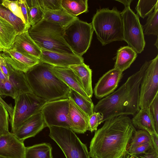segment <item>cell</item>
<instances>
[{"mask_svg": "<svg viewBox=\"0 0 158 158\" xmlns=\"http://www.w3.org/2000/svg\"><path fill=\"white\" fill-rule=\"evenodd\" d=\"M0 17L12 25L16 29L18 34L28 30L21 20L1 4H0Z\"/></svg>", "mask_w": 158, "mask_h": 158, "instance_id": "30", "label": "cell"}, {"mask_svg": "<svg viewBox=\"0 0 158 158\" xmlns=\"http://www.w3.org/2000/svg\"><path fill=\"white\" fill-rule=\"evenodd\" d=\"M4 50L3 49L1 48V47L0 46V52H4Z\"/></svg>", "mask_w": 158, "mask_h": 158, "instance_id": "51", "label": "cell"}, {"mask_svg": "<svg viewBox=\"0 0 158 158\" xmlns=\"http://www.w3.org/2000/svg\"><path fill=\"white\" fill-rule=\"evenodd\" d=\"M154 11L148 16L146 24L142 26L144 35H158V4L156 5Z\"/></svg>", "mask_w": 158, "mask_h": 158, "instance_id": "31", "label": "cell"}, {"mask_svg": "<svg viewBox=\"0 0 158 158\" xmlns=\"http://www.w3.org/2000/svg\"><path fill=\"white\" fill-rule=\"evenodd\" d=\"M68 98H71L75 104L89 117L94 112V105L90 101L79 93L70 88Z\"/></svg>", "mask_w": 158, "mask_h": 158, "instance_id": "29", "label": "cell"}, {"mask_svg": "<svg viewBox=\"0 0 158 158\" xmlns=\"http://www.w3.org/2000/svg\"><path fill=\"white\" fill-rule=\"evenodd\" d=\"M46 127L41 110L26 120L12 133L23 142L27 139L34 137Z\"/></svg>", "mask_w": 158, "mask_h": 158, "instance_id": "13", "label": "cell"}, {"mask_svg": "<svg viewBox=\"0 0 158 158\" xmlns=\"http://www.w3.org/2000/svg\"><path fill=\"white\" fill-rule=\"evenodd\" d=\"M41 50L42 54L40 61L53 66L69 67L72 65L84 63L83 57L75 54Z\"/></svg>", "mask_w": 158, "mask_h": 158, "instance_id": "15", "label": "cell"}, {"mask_svg": "<svg viewBox=\"0 0 158 158\" xmlns=\"http://www.w3.org/2000/svg\"><path fill=\"white\" fill-rule=\"evenodd\" d=\"M0 95L10 96L14 99L16 97L14 89L8 79L0 80Z\"/></svg>", "mask_w": 158, "mask_h": 158, "instance_id": "38", "label": "cell"}, {"mask_svg": "<svg viewBox=\"0 0 158 158\" xmlns=\"http://www.w3.org/2000/svg\"><path fill=\"white\" fill-rule=\"evenodd\" d=\"M51 69L54 74L70 88L79 93L90 101H92L84 91L73 71L69 67L51 65Z\"/></svg>", "mask_w": 158, "mask_h": 158, "instance_id": "19", "label": "cell"}, {"mask_svg": "<svg viewBox=\"0 0 158 158\" xmlns=\"http://www.w3.org/2000/svg\"><path fill=\"white\" fill-rule=\"evenodd\" d=\"M135 158V157H134V158Z\"/></svg>", "mask_w": 158, "mask_h": 158, "instance_id": "54", "label": "cell"}, {"mask_svg": "<svg viewBox=\"0 0 158 158\" xmlns=\"http://www.w3.org/2000/svg\"><path fill=\"white\" fill-rule=\"evenodd\" d=\"M149 62L146 61L117 90L101 99L94 106V112L102 114L103 122L119 115L134 116L139 110L140 84Z\"/></svg>", "mask_w": 158, "mask_h": 158, "instance_id": "2", "label": "cell"}, {"mask_svg": "<svg viewBox=\"0 0 158 158\" xmlns=\"http://www.w3.org/2000/svg\"><path fill=\"white\" fill-rule=\"evenodd\" d=\"M12 48L39 60L41 56V49L30 36L28 30L17 35Z\"/></svg>", "mask_w": 158, "mask_h": 158, "instance_id": "18", "label": "cell"}, {"mask_svg": "<svg viewBox=\"0 0 158 158\" xmlns=\"http://www.w3.org/2000/svg\"><path fill=\"white\" fill-rule=\"evenodd\" d=\"M51 65L40 61L25 73L32 93L47 102L68 98L70 90L52 72Z\"/></svg>", "mask_w": 158, "mask_h": 158, "instance_id": "3", "label": "cell"}, {"mask_svg": "<svg viewBox=\"0 0 158 158\" xmlns=\"http://www.w3.org/2000/svg\"><path fill=\"white\" fill-rule=\"evenodd\" d=\"M28 32L41 49L75 54L64 40V29L57 23L43 19L30 27Z\"/></svg>", "mask_w": 158, "mask_h": 158, "instance_id": "4", "label": "cell"}, {"mask_svg": "<svg viewBox=\"0 0 158 158\" xmlns=\"http://www.w3.org/2000/svg\"><path fill=\"white\" fill-rule=\"evenodd\" d=\"M14 99L15 105L10 118L12 133L28 118L39 111L47 102L32 92L21 94Z\"/></svg>", "mask_w": 158, "mask_h": 158, "instance_id": "8", "label": "cell"}, {"mask_svg": "<svg viewBox=\"0 0 158 158\" xmlns=\"http://www.w3.org/2000/svg\"><path fill=\"white\" fill-rule=\"evenodd\" d=\"M26 147L12 132L0 136V155L10 158H24Z\"/></svg>", "mask_w": 158, "mask_h": 158, "instance_id": "16", "label": "cell"}, {"mask_svg": "<svg viewBox=\"0 0 158 158\" xmlns=\"http://www.w3.org/2000/svg\"><path fill=\"white\" fill-rule=\"evenodd\" d=\"M151 142V136L149 132L144 130H136L128 145V152L138 145Z\"/></svg>", "mask_w": 158, "mask_h": 158, "instance_id": "32", "label": "cell"}, {"mask_svg": "<svg viewBox=\"0 0 158 158\" xmlns=\"http://www.w3.org/2000/svg\"><path fill=\"white\" fill-rule=\"evenodd\" d=\"M92 25L102 46L114 41L124 40L121 12L116 7L97 9L92 18Z\"/></svg>", "mask_w": 158, "mask_h": 158, "instance_id": "5", "label": "cell"}, {"mask_svg": "<svg viewBox=\"0 0 158 158\" xmlns=\"http://www.w3.org/2000/svg\"><path fill=\"white\" fill-rule=\"evenodd\" d=\"M52 147L48 143H42L26 147L24 158H53Z\"/></svg>", "mask_w": 158, "mask_h": 158, "instance_id": "26", "label": "cell"}, {"mask_svg": "<svg viewBox=\"0 0 158 158\" xmlns=\"http://www.w3.org/2000/svg\"><path fill=\"white\" fill-rule=\"evenodd\" d=\"M8 80L13 86L16 97L21 94L32 92L23 72L15 70L12 67Z\"/></svg>", "mask_w": 158, "mask_h": 158, "instance_id": "24", "label": "cell"}, {"mask_svg": "<svg viewBox=\"0 0 158 158\" xmlns=\"http://www.w3.org/2000/svg\"><path fill=\"white\" fill-rule=\"evenodd\" d=\"M157 37H158V36H157V38L156 40V42L154 44V45L156 46V47L157 48V49H158V42Z\"/></svg>", "mask_w": 158, "mask_h": 158, "instance_id": "50", "label": "cell"}, {"mask_svg": "<svg viewBox=\"0 0 158 158\" xmlns=\"http://www.w3.org/2000/svg\"><path fill=\"white\" fill-rule=\"evenodd\" d=\"M18 34L12 25L0 17V46L4 51L12 48Z\"/></svg>", "mask_w": 158, "mask_h": 158, "instance_id": "22", "label": "cell"}, {"mask_svg": "<svg viewBox=\"0 0 158 158\" xmlns=\"http://www.w3.org/2000/svg\"><path fill=\"white\" fill-rule=\"evenodd\" d=\"M0 68L3 73L8 77L10 74L11 67L6 63L5 60L0 65Z\"/></svg>", "mask_w": 158, "mask_h": 158, "instance_id": "43", "label": "cell"}, {"mask_svg": "<svg viewBox=\"0 0 158 158\" xmlns=\"http://www.w3.org/2000/svg\"><path fill=\"white\" fill-rule=\"evenodd\" d=\"M123 72L113 68L104 74L94 87V92L96 98L102 99L114 92L122 77Z\"/></svg>", "mask_w": 158, "mask_h": 158, "instance_id": "12", "label": "cell"}, {"mask_svg": "<svg viewBox=\"0 0 158 158\" xmlns=\"http://www.w3.org/2000/svg\"><path fill=\"white\" fill-rule=\"evenodd\" d=\"M121 15L124 40L137 53H141L145 47V41L139 16L130 8L129 6H125Z\"/></svg>", "mask_w": 158, "mask_h": 158, "instance_id": "9", "label": "cell"}, {"mask_svg": "<svg viewBox=\"0 0 158 158\" xmlns=\"http://www.w3.org/2000/svg\"><path fill=\"white\" fill-rule=\"evenodd\" d=\"M158 93V55L149 61L141 81L139 106L140 109L149 107Z\"/></svg>", "mask_w": 158, "mask_h": 158, "instance_id": "10", "label": "cell"}, {"mask_svg": "<svg viewBox=\"0 0 158 158\" xmlns=\"http://www.w3.org/2000/svg\"><path fill=\"white\" fill-rule=\"evenodd\" d=\"M18 2L25 20L26 26L28 29L30 26L29 23L26 0H19Z\"/></svg>", "mask_w": 158, "mask_h": 158, "instance_id": "41", "label": "cell"}, {"mask_svg": "<svg viewBox=\"0 0 158 158\" xmlns=\"http://www.w3.org/2000/svg\"><path fill=\"white\" fill-rule=\"evenodd\" d=\"M4 60H5V59L2 56H0V65Z\"/></svg>", "mask_w": 158, "mask_h": 158, "instance_id": "49", "label": "cell"}, {"mask_svg": "<svg viewBox=\"0 0 158 158\" xmlns=\"http://www.w3.org/2000/svg\"><path fill=\"white\" fill-rule=\"evenodd\" d=\"M116 1L119 2L123 3L125 6H129L132 1V0H116Z\"/></svg>", "mask_w": 158, "mask_h": 158, "instance_id": "46", "label": "cell"}, {"mask_svg": "<svg viewBox=\"0 0 158 158\" xmlns=\"http://www.w3.org/2000/svg\"><path fill=\"white\" fill-rule=\"evenodd\" d=\"M43 11L54 10L62 8L61 0H38Z\"/></svg>", "mask_w": 158, "mask_h": 158, "instance_id": "36", "label": "cell"}, {"mask_svg": "<svg viewBox=\"0 0 158 158\" xmlns=\"http://www.w3.org/2000/svg\"><path fill=\"white\" fill-rule=\"evenodd\" d=\"M7 110L0 103V136L9 133L10 119Z\"/></svg>", "mask_w": 158, "mask_h": 158, "instance_id": "34", "label": "cell"}, {"mask_svg": "<svg viewBox=\"0 0 158 158\" xmlns=\"http://www.w3.org/2000/svg\"><path fill=\"white\" fill-rule=\"evenodd\" d=\"M1 4L19 18L25 24V20L21 8L19 4L18 0L13 1L3 0L2 1Z\"/></svg>", "mask_w": 158, "mask_h": 158, "instance_id": "35", "label": "cell"}, {"mask_svg": "<svg viewBox=\"0 0 158 158\" xmlns=\"http://www.w3.org/2000/svg\"><path fill=\"white\" fill-rule=\"evenodd\" d=\"M0 56L14 69L24 73L40 62L38 59L20 52L13 48L0 53Z\"/></svg>", "mask_w": 158, "mask_h": 158, "instance_id": "14", "label": "cell"}, {"mask_svg": "<svg viewBox=\"0 0 158 158\" xmlns=\"http://www.w3.org/2000/svg\"><path fill=\"white\" fill-rule=\"evenodd\" d=\"M103 117L101 113L94 112L89 117L88 130L92 132L97 130L98 125L103 122Z\"/></svg>", "mask_w": 158, "mask_h": 158, "instance_id": "37", "label": "cell"}, {"mask_svg": "<svg viewBox=\"0 0 158 158\" xmlns=\"http://www.w3.org/2000/svg\"><path fill=\"white\" fill-rule=\"evenodd\" d=\"M69 98L68 118L71 129L75 132L84 134L88 128L89 116Z\"/></svg>", "mask_w": 158, "mask_h": 158, "instance_id": "17", "label": "cell"}, {"mask_svg": "<svg viewBox=\"0 0 158 158\" xmlns=\"http://www.w3.org/2000/svg\"><path fill=\"white\" fill-rule=\"evenodd\" d=\"M61 6L69 14L77 17L88 11V0H61Z\"/></svg>", "mask_w": 158, "mask_h": 158, "instance_id": "27", "label": "cell"}, {"mask_svg": "<svg viewBox=\"0 0 158 158\" xmlns=\"http://www.w3.org/2000/svg\"><path fill=\"white\" fill-rule=\"evenodd\" d=\"M49 128V136L60 147L66 158H90L86 145L72 129L56 126Z\"/></svg>", "mask_w": 158, "mask_h": 158, "instance_id": "6", "label": "cell"}, {"mask_svg": "<svg viewBox=\"0 0 158 158\" xmlns=\"http://www.w3.org/2000/svg\"><path fill=\"white\" fill-rule=\"evenodd\" d=\"M134 157L133 156H131L128 153V154L126 156L125 158H133Z\"/></svg>", "mask_w": 158, "mask_h": 158, "instance_id": "48", "label": "cell"}, {"mask_svg": "<svg viewBox=\"0 0 158 158\" xmlns=\"http://www.w3.org/2000/svg\"><path fill=\"white\" fill-rule=\"evenodd\" d=\"M153 148L158 153V135H151Z\"/></svg>", "mask_w": 158, "mask_h": 158, "instance_id": "45", "label": "cell"}, {"mask_svg": "<svg viewBox=\"0 0 158 158\" xmlns=\"http://www.w3.org/2000/svg\"><path fill=\"white\" fill-rule=\"evenodd\" d=\"M94 30L91 23L79 19L64 29V40L75 54L82 56L89 48Z\"/></svg>", "mask_w": 158, "mask_h": 158, "instance_id": "7", "label": "cell"}, {"mask_svg": "<svg viewBox=\"0 0 158 158\" xmlns=\"http://www.w3.org/2000/svg\"><path fill=\"white\" fill-rule=\"evenodd\" d=\"M0 103L6 108L9 114L10 115V117L11 118L12 116L13 111V108L12 107L11 104L10 105L6 102L2 98L0 95Z\"/></svg>", "mask_w": 158, "mask_h": 158, "instance_id": "44", "label": "cell"}, {"mask_svg": "<svg viewBox=\"0 0 158 158\" xmlns=\"http://www.w3.org/2000/svg\"><path fill=\"white\" fill-rule=\"evenodd\" d=\"M0 158H10L0 155Z\"/></svg>", "mask_w": 158, "mask_h": 158, "instance_id": "52", "label": "cell"}, {"mask_svg": "<svg viewBox=\"0 0 158 158\" xmlns=\"http://www.w3.org/2000/svg\"><path fill=\"white\" fill-rule=\"evenodd\" d=\"M131 121L135 128L146 131L151 135H158L149 107L140 109Z\"/></svg>", "mask_w": 158, "mask_h": 158, "instance_id": "21", "label": "cell"}, {"mask_svg": "<svg viewBox=\"0 0 158 158\" xmlns=\"http://www.w3.org/2000/svg\"><path fill=\"white\" fill-rule=\"evenodd\" d=\"M73 72L84 91L91 98L93 91L92 87V70L89 66L84 63L71 65L69 67Z\"/></svg>", "mask_w": 158, "mask_h": 158, "instance_id": "20", "label": "cell"}, {"mask_svg": "<svg viewBox=\"0 0 158 158\" xmlns=\"http://www.w3.org/2000/svg\"><path fill=\"white\" fill-rule=\"evenodd\" d=\"M157 4L158 0H139L135 8L137 15L145 18L152 12Z\"/></svg>", "mask_w": 158, "mask_h": 158, "instance_id": "33", "label": "cell"}, {"mask_svg": "<svg viewBox=\"0 0 158 158\" xmlns=\"http://www.w3.org/2000/svg\"><path fill=\"white\" fill-rule=\"evenodd\" d=\"M153 148L152 142L148 143L138 145L128 152V153L134 157L143 154L149 149Z\"/></svg>", "mask_w": 158, "mask_h": 158, "instance_id": "39", "label": "cell"}, {"mask_svg": "<svg viewBox=\"0 0 158 158\" xmlns=\"http://www.w3.org/2000/svg\"><path fill=\"white\" fill-rule=\"evenodd\" d=\"M135 128L126 115L115 116L105 121L95 131L90 142L92 158H125Z\"/></svg>", "mask_w": 158, "mask_h": 158, "instance_id": "1", "label": "cell"}, {"mask_svg": "<svg viewBox=\"0 0 158 158\" xmlns=\"http://www.w3.org/2000/svg\"><path fill=\"white\" fill-rule=\"evenodd\" d=\"M137 57V52L131 47H121L117 51L114 68L123 72L130 67Z\"/></svg>", "mask_w": 158, "mask_h": 158, "instance_id": "23", "label": "cell"}, {"mask_svg": "<svg viewBox=\"0 0 158 158\" xmlns=\"http://www.w3.org/2000/svg\"><path fill=\"white\" fill-rule=\"evenodd\" d=\"M158 157V153H156L153 148L148 150L145 153L134 156L135 158H156Z\"/></svg>", "mask_w": 158, "mask_h": 158, "instance_id": "42", "label": "cell"}, {"mask_svg": "<svg viewBox=\"0 0 158 158\" xmlns=\"http://www.w3.org/2000/svg\"><path fill=\"white\" fill-rule=\"evenodd\" d=\"M153 117L156 130L158 134V96L156 95L149 107Z\"/></svg>", "mask_w": 158, "mask_h": 158, "instance_id": "40", "label": "cell"}, {"mask_svg": "<svg viewBox=\"0 0 158 158\" xmlns=\"http://www.w3.org/2000/svg\"><path fill=\"white\" fill-rule=\"evenodd\" d=\"M8 79V77L3 73L0 68V80L5 81Z\"/></svg>", "mask_w": 158, "mask_h": 158, "instance_id": "47", "label": "cell"}, {"mask_svg": "<svg viewBox=\"0 0 158 158\" xmlns=\"http://www.w3.org/2000/svg\"><path fill=\"white\" fill-rule=\"evenodd\" d=\"M44 12L43 19L57 23L64 29L79 19L71 15L62 8L56 10L45 11Z\"/></svg>", "mask_w": 158, "mask_h": 158, "instance_id": "25", "label": "cell"}, {"mask_svg": "<svg viewBox=\"0 0 158 158\" xmlns=\"http://www.w3.org/2000/svg\"><path fill=\"white\" fill-rule=\"evenodd\" d=\"M156 158H158V157H156Z\"/></svg>", "mask_w": 158, "mask_h": 158, "instance_id": "53", "label": "cell"}, {"mask_svg": "<svg viewBox=\"0 0 158 158\" xmlns=\"http://www.w3.org/2000/svg\"><path fill=\"white\" fill-rule=\"evenodd\" d=\"M28 20L30 27L43 19L44 12L38 0H26Z\"/></svg>", "mask_w": 158, "mask_h": 158, "instance_id": "28", "label": "cell"}, {"mask_svg": "<svg viewBox=\"0 0 158 158\" xmlns=\"http://www.w3.org/2000/svg\"><path fill=\"white\" fill-rule=\"evenodd\" d=\"M69 108V98L47 102L41 111L47 127L56 126L71 129L68 116Z\"/></svg>", "mask_w": 158, "mask_h": 158, "instance_id": "11", "label": "cell"}]
</instances>
